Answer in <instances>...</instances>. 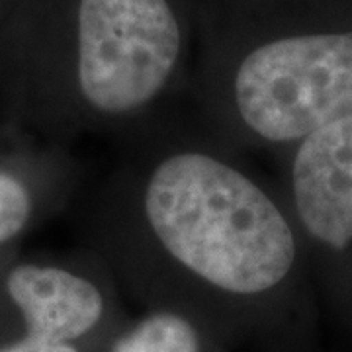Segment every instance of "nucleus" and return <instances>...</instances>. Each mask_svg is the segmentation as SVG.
<instances>
[{"label":"nucleus","mask_w":352,"mask_h":352,"mask_svg":"<svg viewBox=\"0 0 352 352\" xmlns=\"http://www.w3.org/2000/svg\"><path fill=\"white\" fill-rule=\"evenodd\" d=\"M38 210V196L24 176L0 166V249L16 241Z\"/></svg>","instance_id":"7"},{"label":"nucleus","mask_w":352,"mask_h":352,"mask_svg":"<svg viewBox=\"0 0 352 352\" xmlns=\"http://www.w3.org/2000/svg\"><path fill=\"white\" fill-rule=\"evenodd\" d=\"M14 4H16V0H0V24L6 18V14L10 12V8H12Z\"/></svg>","instance_id":"9"},{"label":"nucleus","mask_w":352,"mask_h":352,"mask_svg":"<svg viewBox=\"0 0 352 352\" xmlns=\"http://www.w3.org/2000/svg\"><path fill=\"white\" fill-rule=\"evenodd\" d=\"M188 98L237 151L294 147L352 112V25L300 20L294 0H194Z\"/></svg>","instance_id":"3"},{"label":"nucleus","mask_w":352,"mask_h":352,"mask_svg":"<svg viewBox=\"0 0 352 352\" xmlns=\"http://www.w3.org/2000/svg\"><path fill=\"white\" fill-rule=\"evenodd\" d=\"M286 208L305 239L325 252L352 249V112L296 143Z\"/></svg>","instance_id":"5"},{"label":"nucleus","mask_w":352,"mask_h":352,"mask_svg":"<svg viewBox=\"0 0 352 352\" xmlns=\"http://www.w3.org/2000/svg\"><path fill=\"white\" fill-rule=\"evenodd\" d=\"M110 352H201V333L182 315L149 311L113 340Z\"/></svg>","instance_id":"6"},{"label":"nucleus","mask_w":352,"mask_h":352,"mask_svg":"<svg viewBox=\"0 0 352 352\" xmlns=\"http://www.w3.org/2000/svg\"><path fill=\"white\" fill-rule=\"evenodd\" d=\"M194 0H16L0 88L53 135L129 131L188 96Z\"/></svg>","instance_id":"2"},{"label":"nucleus","mask_w":352,"mask_h":352,"mask_svg":"<svg viewBox=\"0 0 352 352\" xmlns=\"http://www.w3.org/2000/svg\"><path fill=\"white\" fill-rule=\"evenodd\" d=\"M0 352H80L76 344H61V342H50V340L36 339L24 335L22 339L8 342L0 346Z\"/></svg>","instance_id":"8"},{"label":"nucleus","mask_w":352,"mask_h":352,"mask_svg":"<svg viewBox=\"0 0 352 352\" xmlns=\"http://www.w3.org/2000/svg\"><path fill=\"white\" fill-rule=\"evenodd\" d=\"M116 288L106 266L88 251L76 263H20L4 278L25 335L61 344H76L100 329Z\"/></svg>","instance_id":"4"},{"label":"nucleus","mask_w":352,"mask_h":352,"mask_svg":"<svg viewBox=\"0 0 352 352\" xmlns=\"http://www.w3.org/2000/svg\"><path fill=\"white\" fill-rule=\"evenodd\" d=\"M122 163L87 215V251L151 311L261 309L288 288L300 237L286 208L192 110L126 131Z\"/></svg>","instance_id":"1"}]
</instances>
